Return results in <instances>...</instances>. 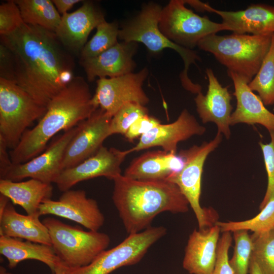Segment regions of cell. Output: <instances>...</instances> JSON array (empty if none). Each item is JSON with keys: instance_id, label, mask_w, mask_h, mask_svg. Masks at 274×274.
Wrapping results in <instances>:
<instances>
[{"instance_id": "cell-30", "label": "cell", "mask_w": 274, "mask_h": 274, "mask_svg": "<svg viewBox=\"0 0 274 274\" xmlns=\"http://www.w3.org/2000/svg\"><path fill=\"white\" fill-rule=\"evenodd\" d=\"M96 31L80 52V59L95 57L118 43L119 26L116 21L109 22L106 19L96 27Z\"/></svg>"}, {"instance_id": "cell-29", "label": "cell", "mask_w": 274, "mask_h": 274, "mask_svg": "<svg viewBox=\"0 0 274 274\" xmlns=\"http://www.w3.org/2000/svg\"><path fill=\"white\" fill-rule=\"evenodd\" d=\"M221 232H233L238 230L261 233L274 228V197H271L254 217L242 221L218 222Z\"/></svg>"}, {"instance_id": "cell-22", "label": "cell", "mask_w": 274, "mask_h": 274, "mask_svg": "<svg viewBox=\"0 0 274 274\" xmlns=\"http://www.w3.org/2000/svg\"><path fill=\"white\" fill-rule=\"evenodd\" d=\"M234 85L233 93L236 99V107L232 113L230 125L238 123L260 124L269 132L274 131V114L268 110L258 95L249 87V83L238 74L227 71Z\"/></svg>"}, {"instance_id": "cell-39", "label": "cell", "mask_w": 274, "mask_h": 274, "mask_svg": "<svg viewBox=\"0 0 274 274\" xmlns=\"http://www.w3.org/2000/svg\"><path fill=\"white\" fill-rule=\"evenodd\" d=\"M8 146L4 140L0 136V178H2L13 163L10 153L8 152Z\"/></svg>"}, {"instance_id": "cell-38", "label": "cell", "mask_w": 274, "mask_h": 274, "mask_svg": "<svg viewBox=\"0 0 274 274\" xmlns=\"http://www.w3.org/2000/svg\"><path fill=\"white\" fill-rule=\"evenodd\" d=\"M0 78L14 82V62L11 51L0 44Z\"/></svg>"}, {"instance_id": "cell-12", "label": "cell", "mask_w": 274, "mask_h": 274, "mask_svg": "<svg viewBox=\"0 0 274 274\" xmlns=\"http://www.w3.org/2000/svg\"><path fill=\"white\" fill-rule=\"evenodd\" d=\"M78 125L57 137L43 153L22 163L13 164L1 179L20 181L27 178L52 184L62 171L65 149L78 130Z\"/></svg>"}, {"instance_id": "cell-17", "label": "cell", "mask_w": 274, "mask_h": 274, "mask_svg": "<svg viewBox=\"0 0 274 274\" xmlns=\"http://www.w3.org/2000/svg\"><path fill=\"white\" fill-rule=\"evenodd\" d=\"M209 85L206 95L200 92L194 98L196 111L203 123H215L218 132L229 139L231 135L230 118L233 107L232 95L227 87H223L213 70L206 71Z\"/></svg>"}, {"instance_id": "cell-27", "label": "cell", "mask_w": 274, "mask_h": 274, "mask_svg": "<svg viewBox=\"0 0 274 274\" xmlns=\"http://www.w3.org/2000/svg\"><path fill=\"white\" fill-rule=\"evenodd\" d=\"M20 11L25 24L38 26L54 32L57 28L61 16L50 0L14 1Z\"/></svg>"}, {"instance_id": "cell-16", "label": "cell", "mask_w": 274, "mask_h": 274, "mask_svg": "<svg viewBox=\"0 0 274 274\" xmlns=\"http://www.w3.org/2000/svg\"><path fill=\"white\" fill-rule=\"evenodd\" d=\"M206 127L201 125L196 118L184 109L174 122L160 123L140 138L138 144L131 149V153L154 147H160L167 152L177 154L179 142L195 135H202Z\"/></svg>"}, {"instance_id": "cell-2", "label": "cell", "mask_w": 274, "mask_h": 274, "mask_svg": "<svg viewBox=\"0 0 274 274\" xmlns=\"http://www.w3.org/2000/svg\"><path fill=\"white\" fill-rule=\"evenodd\" d=\"M89 87L80 76L74 77L54 97L40 121L26 130L17 146L10 152L13 164L25 162L41 154L49 141L60 131H66L88 118L98 108Z\"/></svg>"}, {"instance_id": "cell-28", "label": "cell", "mask_w": 274, "mask_h": 274, "mask_svg": "<svg viewBox=\"0 0 274 274\" xmlns=\"http://www.w3.org/2000/svg\"><path fill=\"white\" fill-rule=\"evenodd\" d=\"M248 85L251 90L258 93L265 106L274 105V33L269 51Z\"/></svg>"}, {"instance_id": "cell-21", "label": "cell", "mask_w": 274, "mask_h": 274, "mask_svg": "<svg viewBox=\"0 0 274 274\" xmlns=\"http://www.w3.org/2000/svg\"><path fill=\"white\" fill-rule=\"evenodd\" d=\"M206 12L220 16L222 23L237 34L251 33L264 36L274 33V6L252 4L247 9L237 11L217 10L207 4Z\"/></svg>"}, {"instance_id": "cell-7", "label": "cell", "mask_w": 274, "mask_h": 274, "mask_svg": "<svg viewBox=\"0 0 274 274\" xmlns=\"http://www.w3.org/2000/svg\"><path fill=\"white\" fill-rule=\"evenodd\" d=\"M222 139V134L217 132L210 141L181 150L179 155L184 160L183 166L179 172L171 175L166 180L177 185L188 200L196 218L199 229L211 227L218 221L215 211L211 208H202L199 200L204 162L208 155L218 147Z\"/></svg>"}, {"instance_id": "cell-13", "label": "cell", "mask_w": 274, "mask_h": 274, "mask_svg": "<svg viewBox=\"0 0 274 274\" xmlns=\"http://www.w3.org/2000/svg\"><path fill=\"white\" fill-rule=\"evenodd\" d=\"M130 153L129 149L120 150L102 146L91 157L62 170L55 183L60 191L64 192L78 183L99 177L113 180L122 175L121 165Z\"/></svg>"}, {"instance_id": "cell-6", "label": "cell", "mask_w": 274, "mask_h": 274, "mask_svg": "<svg viewBox=\"0 0 274 274\" xmlns=\"http://www.w3.org/2000/svg\"><path fill=\"white\" fill-rule=\"evenodd\" d=\"M42 222L48 229L55 253L67 267L88 265L110 243L109 236L98 231H85L52 217Z\"/></svg>"}, {"instance_id": "cell-23", "label": "cell", "mask_w": 274, "mask_h": 274, "mask_svg": "<svg viewBox=\"0 0 274 274\" xmlns=\"http://www.w3.org/2000/svg\"><path fill=\"white\" fill-rule=\"evenodd\" d=\"M184 160L177 154L162 150L148 151L134 158L124 176L141 181L166 180L183 167Z\"/></svg>"}, {"instance_id": "cell-36", "label": "cell", "mask_w": 274, "mask_h": 274, "mask_svg": "<svg viewBox=\"0 0 274 274\" xmlns=\"http://www.w3.org/2000/svg\"><path fill=\"white\" fill-rule=\"evenodd\" d=\"M232 240L230 232H223L219 241L217 260L212 274H234L229 263L228 256Z\"/></svg>"}, {"instance_id": "cell-25", "label": "cell", "mask_w": 274, "mask_h": 274, "mask_svg": "<svg viewBox=\"0 0 274 274\" xmlns=\"http://www.w3.org/2000/svg\"><path fill=\"white\" fill-rule=\"evenodd\" d=\"M40 217L19 214L9 201L0 216V235L51 246L48 229Z\"/></svg>"}, {"instance_id": "cell-43", "label": "cell", "mask_w": 274, "mask_h": 274, "mask_svg": "<svg viewBox=\"0 0 274 274\" xmlns=\"http://www.w3.org/2000/svg\"><path fill=\"white\" fill-rule=\"evenodd\" d=\"M64 265H63L57 268L56 269L54 274H64Z\"/></svg>"}, {"instance_id": "cell-33", "label": "cell", "mask_w": 274, "mask_h": 274, "mask_svg": "<svg viewBox=\"0 0 274 274\" xmlns=\"http://www.w3.org/2000/svg\"><path fill=\"white\" fill-rule=\"evenodd\" d=\"M148 109L145 106L130 102L123 106L112 117L109 135L114 134L124 135L130 126L139 118L148 115Z\"/></svg>"}, {"instance_id": "cell-8", "label": "cell", "mask_w": 274, "mask_h": 274, "mask_svg": "<svg viewBox=\"0 0 274 274\" xmlns=\"http://www.w3.org/2000/svg\"><path fill=\"white\" fill-rule=\"evenodd\" d=\"M47 107L35 100L16 83L0 78V136L8 148H15Z\"/></svg>"}, {"instance_id": "cell-3", "label": "cell", "mask_w": 274, "mask_h": 274, "mask_svg": "<svg viewBox=\"0 0 274 274\" xmlns=\"http://www.w3.org/2000/svg\"><path fill=\"white\" fill-rule=\"evenodd\" d=\"M113 181L112 200L128 235L151 227L160 213L189 210V202L179 188L168 181L137 180L120 175Z\"/></svg>"}, {"instance_id": "cell-5", "label": "cell", "mask_w": 274, "mask_h": 274, "mask_svg": "<svg viewBox=\"0 0 274 274\" xmlns=\"http://www.w3.org/2000/svg\"><path fill=\"white\" fill-rule=\"evenodd\" d=\"M162 8L154 2L145 4L135 16L122 25L119 29V39L127 42L141 43L153 54L159 53L167 48L175 50L184 62V69L179 76L183 87L192 93L198 94L202 87L191 80L188 72L190 65L200 61V57L194 50L174 43L161 32L159 22Z\"/></svg>"}, {"instance_id": "cell-24", "label": "cell", "mask_w": 274, "mask_h": 274, "mask_svg": "<svg viewBox=\"0 0 274 274\" xmlns=\"http://www.w3.org/2000/svg\"><path fill=\"white\" fill-rule=\"evenodd\" d=\"M0 253L7 259L8 266L11 269L26 260H35L44 263L53 274L57 268L64 265L51 246L27 240L23 241L18 238L0 235Z\"/></svg>"}, {"instance_id": "cell-41", "label": "cell", "mask_w": 274, "mask_h": 274, "mask_svg": "<svg viewBox=\"0 0 274 274\" xmlns=\"http://www.w3.org/2000/svg\"><path fill=\"white\" fill-rule=\"evenodd\" d=\"M10 199L5 195L0 193V216L3 213Z\"/></svg>"}, {"instance_id": "cell-37", "label": "cell", "mask_w": 274, "mask_h": 274, "mask_svg": "<svg viewBox=\"0 0 274 274\" xmlns=\"http://www.w3.org/2000/svg\"><path fill=\"white\" fill-rule=\"evenodd\" d=\"M161 123L160 121L149 114L142 116L136 120L129 128L125 138L129 142H133Z\"/></svg>"}, {"instance_id": "cell-34", "label": "cell", "mask_w": 274, "mask_h": 274, "mask_svg": "<svg viewBox=\"0 0 274 274\" xmlns=\"http://www.w3.org/2000/svg\"><path fill=\"white\" fill-rule=\"evenodd\" d=\"M24 23L20 11L14 0H9L0 5V34L10 33Z\"/></svg>"}, {"instance_id": "cell-26", "label": "cell", "mask_w": 274, "mask_h": 274, "mask_svg": "<svg viewBox=\"0 0 274 274\" xmlns=\"http://www.w3.org/2000/svg\"><path fill=\"white\" fill-rule=\"evenodd\" d=\"M0 193L22 207L27 215H35L39 214L42 202L51 198L53 187L51 184L34 179L25 181L0 179Z\"/></svg>"}, {"instance_id": "cell-10", "label": "cell", "mask_w": 274, "mask_h": 274, "mask_svg": "<svg viewBox=\"0 0 274 274\" xmlns=\"http://www.w3.org/2000/svg\"><path fill=\"white\" fill-rule=\"evenodd\" d=\"M166 233L164 226H151L140 232L129 234L114 248L101 252L88 265L77 268L64 266V274H109L122 266L136 264Z\"/></svg>"}, {"instance_id": "cell-4", "label": "cell", "mask_w": 274, "mask_h": 274, "mask_svg": "<svg viewBox=\"0 0 274 274\" xmlns=\"http://www.w3.org/2000/svg\"><path fill=\"white\" fill-rule=\"evenodd\" d=\"M272 35L212 34L201 39L197 47L211 53L227 71L238 74L250 83L269 51Z\"/></svg>"}, {"instance_id": "cell-44", "label": "cell", "mask_w": 274, "mask_h": 274, "mask_svg": "<svg viewBox=\"0 0 274 274\" xmlns=\"http://www.w3.org/2000/svg\"><path fill=\"white\" fill-rule=\"evenodd\" d=\"M0 274H12L8 272L7 269L3 266H0Z\"/></svg>"}, {"instance_id": "cell-35", "label": "cell", "mask_w": 274, "mask_h": 274, "mask_svg": "<svg viewBox=\"0 0 274 274\" xmlns=\"http://www.w3.org/2000/svg\"><path fill=\"white\" fill-rule=\"evenodd\" d=\"M270 141L268 144L259 142L267 176V185L263 198L259 206L261 210L269 199L274 197V131L269 132Z\"/></svg>"}, {"instance_id": "cell-18", "label": "cell", "mask_w": 274, "mask_h": 274, "mask_svg": "<svg viewBox=\"0 0 274 274\" xmlns=\"http://www.w3.org/2000/svg\"><path fill=\"white\" fill-rule=\"evenodd\" d=\"M138 47L135 42H118L95 57L80 59L87 80L92 82L97 78H114L133 72Z\"/></svg>"}, {"instance_id": "cell-42", "label": "cell", "mask_w": 274, "mask_h": 274, "mask_svg": "<svg viewBox=\"0 0 274 274\" xmlns=\"http://www.w3.org/2000/svg\"><path fill=\"white\" fill-rule=\"evenodd\" d=\"M249 274H262L257 264L251 260L249 266Z\"/></svg>"}, {"instance_id": "cell-15", "label": "cell", "mask_w": 274, "mask_h": 274, "mask_svg": "<svg viewBox=\"0 0 274 274\" xmlns=\"http://www.w3.org/2000/svg\"><path fill=\"white\" fill-rule=\"evenodd\" d=\"M39 214L65 218L92 231H98L105 220L97 201L87 197L83 190L70 189L63 192L58 200H45L40 206Z\"/></svg>"}, {"instance_id": "cell-14", "label": "cell", "mask_w": 274, "mask_h": 274, "mask_svg": "<svg viewBox=\"0 0 274 274\" xmlns=\"http://www.w3.org/2000/svg\"><path fill=\"white\" fill-rule=\"evenodd\" d=\"M112 117L98 108L78 124V130L63 156L62 169L74 166L94 155L109 135Z\"/></svg>"}, {"instance_id": "cell-11", "label": "cell", "mask_w": 274, "mask_h": 274, "mask_svg": "<svg viewBox=\"0 0 274 274\" xmlns=\"http://www.w3.org/2000/svg\"><path fill=\"white\" fill-rule=\"evenodd\" d=\"M148 74V69L145 67L136 73L98 79L92 97L93 102L112 117L128 103L135 102L146 106L149 102V98L143 85Z\"/></svg>"}, {"instance_id": "cell-40", "label": "cell", "mask_w": 274, "mask_h": 274, "mask_svg": "<svg viewBox=\"0 0 274 274\" xmlns=\"http://www.w3.org/2000/svg\"><path fill=\"white\" fill-rule=\"evenodd\" d=\"M52 1L59 13L62 15L67 13L74 5L83 2L80 0H52Z\"/></svg>"}, {"instance_id": "cell-20", "label": "cell", "mask_w": 274, "mask_h": 274, "mask_svg": "<svg viewBox=\"0 0 274 274\" xmlns=\"http://www.w3.org/2000/svg\"><path fill=\"white\" fill-rule=\"evenodd\" d=\"M220 232L216 224L203 229H195L190 234L183 260V268L190 274H212Z\"/></svg>"}, {"instance_id": "cell-32", "label": "cell", "mask_w": 274, "mask_h": 274, "mask_svg": "<svg viewBox=\"0 0 274 274\" xmlns=\"http://www.w3.org/2000/svg\"><path fill=\"white\" fill-rule=\"evenodd\" d=\"M234 240L233 253L229 263L234 274H248L252 251V241L248 231L233 232Z\"/></svg>"}, {"instance_id": "cell-9", "label": "cell", "mask_w": 274, "mask_h": 274, "mask_svg": "<svg viewBox=\"0 0 274 274\" xmlns=\"http://www.w3.org/2000/svg\"><path fill=\"white\" fill-rule=\"evenodd\" d=\"M161 32L174 43L189 49L197 46L206 37L230 28L222 23L211 21L185 6L184 0H171L162 7L159 22Z\"/></svg>"}, {"instance_id": "cell-19", "label": "cell", "mask_w": 274, "mask_h": 274, "mask_svg": "<svg viewBox=\"0 0 274 274\" xmlns=\"http://www.w3.org/2000/svg\"><path fill=\"white\" fill-rule=\"evenodd\" d=\"M105 19L93 2L86 1L75 11L61 16L55 33L64 47L81 52L91 31Z\"/></svg>"}, {"instance_id": "cell-31", "label": "cell", "mask_w": 274, "mask_h": 274, "mask_svg": "<svg viewBox=\"0 0 274 274\" xmlns=\"http://www.w3.org/2000/svg\"><path fill=\"white\" fill-rule=\"evenodd\" d=\"M251 260L262 274H274V228L261 233H253Z\"/></svg>"}, {"instance_id": "cell-1", "label": "cell", "mask_w": 274, "mask_h": 274, "mask_svg": "<svg viewBox=\"0 0 274 274\" xmlns=\"http://www.w3.org/2000/svg\"><path fill=\"white\" fill-rule=\"evenodd\" d=\"M1 43L12 53L14 82L41 105L47 107L74 77L73 58L54 32L23 23L1 35Z\"/></svg>"}]
</instances>
